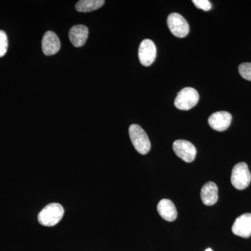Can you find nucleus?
I'll list each match as a JSON object with an SVG mask.
<instances>
[{"instance_id":"obj_1","label":"nucleus","mask_w":251,"mask_h":251,"mask_svg":"<svg viewBox=\"0 0 251 251\" xmlns=\"http://www.w3.org/2000/svg\"><path fill=\"white\" fill-rule=\"evenodd\" d=\"M64 214V208L60 204L51 203L40 211L38 215V221L42 226L52 227L62 220Z\"/></svg>"},{"instance_id":"obj_2","label":"nucleus","mask_w":251,"mask_h":251,"mask_svg":"<svg viewBox=\"0 0 251 251\" xmlns=\"http://www.w3.org/2000/svg\"><path fill=\"white\" fill-rule=\"evenodd\" d=\"M129 136L135 150L140 154H147L151 150V143L146 132L138 125L130 126Z\"/></svg>"},{"instance_id":"obj_3","label":"nucleus","mask_w":251,"mask_h":251,"mask_svg":"<svg viewBox=\"0 0 251 251\" xmlns=\"http://www.w3.org/2000/svg\"><path fill=\"white\" fill-rule=\"evenodd\" d=\"M251 174L246 163L241 162L234 166L231 175V182L236 189L244 190L249 186Z\"/></svg>"},{"instance_id":"obj_4","label":"nucleus","mask_w":251,"mask_h":251,"mask_svg":"<svg viewBox=\"0 0 251 251\" xmlns=\"http://www.w3.org/2000/svg\"><path fill=\"white\" fill-rule=\"evenodd\" d=\"M198 100L199 94L197 90L192 87H186L177 94L175 100V105L179 110H188L196 106Z\"/></svg>"},{"instance_id":"obj_5","label":"nucleus","mask_w":251,"mask_h":251,"mask_svg":"<svg viewBox=\"0 0 251 251\" xmlns=\"http://www.w3.org/2000/svg\"><path fill=\"white\" fill-rule=\"evenodd\" d=\"M167 23L172 34L176 37L184 38L189 32V25L187 21L177 13L170 14Z\"/></svg>"},{"instance_id":"obj_6","label":"nucleus","mask_w":251,"mask_h":251,"mask_svg":"<svg viewBox=\"0 0 251 251\" xmlns=\"http://www.w3.org/2000/svg\"><path fill=\"white\" fill-rule=\"evenodd\" d=\"M173 148L176 156L186 163H191L196 158L197 153L196 147L187 140H176L173 143Z\"/></svg>"},{"instance_id":"obj_7","label":"nucleus","mask_w":251,"mask_h":251,"mask_svg":"<svg viewBox=\"0 0 251 251\" xmlns=\"http://www.w3.org/2000/svg\"><path fill=\"white\" fill-rule=\"evenodd\" d=\"M140 62L145 67L151 65L156 57V47L150 39L142 41L138 50Z\"/></svg>"},{"instance_id":"obj_8","label":"nucleus","mask_w":251,"mask_h":251,"mask_svg":"<svg viewBox=\"0 0 251 251\" xmlns=\"http://www.w3.org/2000/svg\"><path fill=\"white\" fill-rule=\"evenodd\" d=\"M232 231L234 234L243 238H249L251 236V214H242L236 219Z\"/></svg>"},{"instance_id":"obj_9","label":"nucleus","mask_w":251,"mask_h":251,"mask_svg":"<svg viewBox=\"0 0 251 251\" xmlns=\"http://www.w3.org/2000/svg\"><path fill=\"white\" fill-rule=\"evenodd\" d=\"M232 119V115L228 112L219 111L212 114L208 122L213 129L221 132L229 128Z\"/></svg>"},{"instance_id":"obj_10","label":"nucleus","mask_w":251,"mask_h":251,"mask_svg":"<svg viewBox=\"0 0 251 251\" xmlns=\"http://www.w3.org/2000/svg\"><path fill=\"white\" fill-rule=\"evenodd\" d=\"M60 47V41L55 33L49 31L44 34L42 39V50L46 55L51 56L57 53Z\"/></svg>"},{"instance_id":"obj_11","label":"nucleus","mask_w":251,"mask_h":251,"mask_svg":"<svg viewBox=\"0 0 251 251\" xmlns=\"http://www.w3.org/2000/svg\"><path fill=\"white\" fill-rule=\"evenodd\" d=\"M89 35L88 28L83 25H77L71 28L69 36L73 45L76 48L85 45Z\"/></svg>"},{"instance_id":"obj_12","label":"nucleus","mask_w":251,"mask_h":251,"mask_svg":"<svg viewBox=\"0 0 251 251\" xmlns=\"http://www.w3.org/2000/svg\"><path fill=\"white\" fill-rule=\"evenodd\" d=\"M219 188L213 181H209L202 186L201 191V198L203 204L207 206L215 204L219 199Z\"/></svg>"},{"instance_id":"obj_13","label":"nucleus","mask_w":251,"mask_h":251,"mask_svg":"<svg viewBox=\"0 0 251 251\" xmlns=\"http://www.w3.org/2000/svg\"><path fill=\"white\" fill-rule=\"evenodd\" d=\"M157 210L161 218L169 222L175 221L177 218L176 206L171 200H161L157 206Z\"/></svg>"},{"instance_id":"obj_14","label":"nucleus","mask_w":251,"mask_h":251,"mask_svg":"<svg viewBox=\"0 0 251 251\" xmlns=\"http://www.w3.org/2000/svg\"><path fill=\"white\" fill-rule=\"evenodd\" d=\"M105 4L103 0H81L77 1L75 9L79 12H91L101 7Z\"/></svg>"},{"instance_id":"obj_15","label":"nucleus","mask_w":251,"mask_h":251,"mask_svg":"<svg viewBox=\"0 0 251 251\" xmlns=\"http://www.w3.org/2000/svg\"><path fill=\"white\" fill-rule=\"evenodd\" d=\"M239 72L243 78L251 81V63H243L240 64Z\"/></svg>"},{"instance_id":"obj_16","label":"nucleus","mask_w":251,"mask_h":251,"mask_svg":"<svg viewBox=\"0 0 251 251\" xmlns=\"http://www.w3.org/2000/svg\"><path fill=\"white\" fill-rule=\"evenodd\" d=\"M8 38L4 31L0 30V57L6 54L8 49Z\"/></svg>"},{"instance_id":"obj_17","label":"nucleus","mask_w":251,"mask_h":251,"mask_svg":"<svg viewBox=\"0 0 251 251\" xmlns=\"http://www.w3.org/2000/svg\"><path fill=\"white\" fill-rule=\"evenodd\" d=\"M193 2L196 7L204 11H209L212 6L209 0H193Z\"/></svg>"},{"instance_id":"obj_18","label":"nucleus","mask_w":251,"mask_h":251,"mask_svg":"<svg viewBox=\"0 0 251 251\" xmlns=\"http://www.w3.org/2000/svg\"><path fill=\"white\" fill-rule=\"evenodd\" d=\"M213 251V250L211 248H207V249H205V251Z\"/></svg>"}]
</instances>
